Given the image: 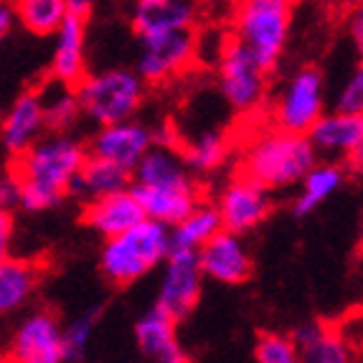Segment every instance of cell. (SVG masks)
I'll use <instances>...</instances> for the list:
<instances>
[{
  "label": "cell",
  "instance_id": "obj_27",
  "mask_svg": "<svg viewBox=\"0 0 363 363\" xmlns=\"http://www.w3.org/2000/svg\"><path fill=\"white\" fill-rule=\"evenodd\" d=\"M41 102L43 122H46V130H51V133H69L82 117V107H79L74 86L59 84L54 94H41Z\"/></svg>",
  "mask_w": 363,
  "mask_h": 363
},
{
  "label": "cell",
  "instance_id": "obj_18",
  "mask_svg": "<svg viewBox=\"0 0 363 363\" xmlns=\"http://www.w3.org/2000/svg\"><path fill=\"white\" fill-rule=\"evenodd\" d=\"M143 218H145V213H143L130 188L89 199V203L84 206V224L97 231L102 239L128 231L130 226H135Z\"/></svg>",
  "mask_w": 363,
  "mask_h": 363
},
{
  "label": "cell",
  "instance_id": "obj_24",
  "mask_svg": "<svg viewBox=\"0 0 363 363\" xmlns=\"http://www.w3.org/2000/svg\"><path fill=\"white\" fill-rule=\"evenodd\" d=\"M218 229H221V221H218L216 206L201 201L199 206L191 208L178 224L170 226V247L199 249L201 244L208 242Z\"/></svg>",
  "mask_w": 363,
  "mask_h": 363
},
{
  "label": "cell",
  "instance_id": "obj_2",
  "mask_svg": "<svg viewBox=\"0 0 363 363\" xmlns=\"http://www.w3.org/2000/svg\"><path fill=\"white\" fill-rule=\"evenodd\" d=\"M315 163L318 152L310 145L308 135L269 128L255 133L242 145L239 173L264 186L267 191H285L303 181Z\"/></svg>",
  "mask_w": 363,
  "mask_h": 363
},
{
  "label": "cell",
  "instance_id": "obj_14",
  "mask_svg": "<svg viewBox=\"0 0 363 363\" xmlns=\"http://www.w3.org/2000/svg\"><path fill=\"white\" fill-rule=\"evenodd\" d=\"M152 145H155V130H150L147 125L133 117V120L115 122V125H102L97 135L91 138L86 152L112 160V163L122 165L133 173V168L140 163V157L145 155Z\"/></svg>",
  "mask_w": 363,
  "mask_h": 363
},
{
  "label": "cell",
  "instance_id": "obj_7",
  "mask_svg": "<svg viewBox=\"0 0 363 363\" xmlns=\"http://www.w3.org/2000/svg\"><path fill=\"white\" fill-rule=\"evenodd\" d=\"M325 112V79L315 67L297 69L282 84L272 102V125L297 135H308Z\"/></svg>",
  "mask_w": 363,
  "mask_h": 363
},
{
  "label": "cell",
  "instance_id": "obj_4",
  "mask_svg": "<svg viewBox=\"0 0 363 363\" xmlns=\"http://www.w3.org/2000/svg\"><path fill=\"white\" fill-rule=\"evenodd\" d=\"M74 91L82 115L102 128V125L133 120L145 102L147 84L135 69L115 67L94 74L86 72Z\"/></svg>",
  "mask_w": 363,
  "mask_h": 363
},
{
  "label": "cell",
  "instance_id": "obj_25",
  "mask_svg": "<svg viewBox=\"0 0 363 363\" xmlns=\"http://www.w3.org/2000/svg\"><path fill=\"white\" fill-rule=\"evenodd\" d=\"M13 11L18 26L36 36H54L61 21L69 16L64 0H13Z\"/></svg>",
  "mask_w": 363,
  "mask_h": 363
},
{
  "label": "cell",
  "instance_id": "obj_17",
  "mask_svg": "<svg viewBox=\"0 0 363 363\" xmlns=\"http://www.w3.org/2000/svg\"><path fill=\"white\" fill-rule=\"evenodd\" d=\"M51 77L64 86H77L86 74V18L69 13L56 28Z\"/></svg>",
  "mask_w": 363,
  "mask_h": 363
},
{
  "label": "cell",
  "instance_id": "obj_19",
  "mask_svg": "<svg viewBox=\"0 0 363 363\" xmlns=\"http://www.w3.org/2000/svg\"><path fill=\"white\" fill-rule=\"evenodd\" d=\"M43 130L46 122H43L41 91H26L8 109L6 120L0 125V143L11 155H21L41 138Z\"/></svg>",
  "mask_w": 363,
  "mask_h": 363
},
{
  "label": "cell",
  "instance_id": "obj_32",
  "mask_svg": "<svg viewBox=\"0 0 363 363\" xmlns=\"http://www.w3.org/2000/svg\"><path fill=\"white\" fill-rule=\"evenodd\" d=\"M16 26H18V21H16V11H13V0H0V43L11 36Z\"/></svg>",
  "mask_w": 363,
  "mask_h": 363
},
{
  "label": "cell",
  "instance_id": "obj_5",
  "mask_svg": "<svg viewBox=\"0 0 363 363\" xmlns=\"http://www.w3.org/2000/svg\"><path fill=\"white\" fill-rule=\"evenodd\" d=\"M292 16L295 0H239L234 13V38L272 72L290 41Z\"/></svg>",
  "mask_w": 363,
  "mask_h": 363
},
{
  "label": "cell",
  "instance_id": "obj_9",
  "mask_svg": "<svg viewBox=\"0 0 363 363\" xmlns=\"http://www.w3.org/2000/svg\"><path fill=\"white\" fill-rule=\"evenodd\" d=\"M213 206H216L221 229L234 231L239 236L249 234L259 224H264L274 208L269 191L252 178L242 176V173H236V178L226 183Z\"/></svg>",
  "mask_w": 363,
  "mask_h": 363
},
{
  "label": "cell",
  "instance_id": "obj_10",
  "mask_svg": "<svg viewBox=\"0 0 363 363\" xmlns=\"http://www.w3.org/2000/svg\"><path fill=\"white\" fill-rule=\"evenodd\" d=\"M201 285H203V274L199 269L196 249L170 247L168 257L163 259V279H160L155 305H160L176 320H183L199 305Z\"/></svg>",
  "mask_w": 363,
  "mask_h": 363
},
{
  "label": "cell",
  "instance_id": "obj_35",
  "mask_svg": "<svg viewBox=\"0 0 363 363\" xmlns=\"http://www.w3.org/2000/svg\"><path fill=\"white\" fill-rule=\"evenodd\" d=\"M133 3H135V0H133Z\"/></svg>",
  "mask_w": 363,
  "mask_h": 363
},
{
  "label": "cell",
  "instance_id": "obj_1",
  "mask_svg": "<svg viewBox=\"0 0 363 363\" xmlns=\"http://www.w3.org/2000/svg\"><path fill=\"white\" fill-rule=\"evenodd\" d=\"M86 147L67 133L38 138L21 155H13L11 176L18 183V208L41 213L59 206L72 194V183L84 163Z\"/></svg>",
  "mask_w": 363,
  "mask_h": 363
},
{
  "label": "cell",
  "instance_id": "obj_8",
  "mask_svg": "<svg viewBox=\"0 0 363 363\" xmlns=\"http://www.w3.org/2000/svg\"><path fill=\"white\" fill-rule=\"evenodd\" d=\"M199 41L194 30H165L140 38L135 72L145 84H165L194 67Z\"/></svg>",
  "mask_w": 363,
  "mask_h": 363
},
{
  "label": "cell",
  "instance_id": "obj_23",
  "mask_svg": "<svg viewBox=\"0 0 363 363\" xmlns=\"http://www.w3.org/2000/svg\"><path fill=\"white\" fill-rule=\"evenodd\" d=\"M130 181H133V173L128 168L86 152L84 163H82V168H79L77 178L72 183V194L69 196H82V199L89 201L97 199V196L125 191V188H130Z\"/></svg>",
  "mask_w": 363,
  "mask_h": 363
},
{
  "label": "cell",
  "instance_id": "obj_6",
  "mask_svg": "<svg viewBox=\"0 0 363 363\" xmlns=\"http://www.w3.org/2000/svg\"><path fill=\"white\" fill-rule=\"evenodd\" d=\"M269 69L257 61V56L242 41L231 38L218 54V89L231 109L252 115L267 102L269 91Z\"/></svg>",
  "mask_w": 363,
  "mask_h": 363
},
{
  "label": "cell",
  "instance_id": "obj_3",
  "mask_svg": "<svg viewBox=\"0 0 363 363\" xmlns=\"http://www.w3.org/2000/svg\"><path fill=\"white\" fill-rule=\"evenodd\" d=\"M170 252V226L143 218L128 231L104 239L99 269L115 287H128L163 264Z\"/></svg>",
  "mask_w": 363,
  "mask_h": 363
},
{
  "label": "cell",
  "instance_id": "obj_21",
  "mask_svg": "<svg viewBox=\"0 0 363 363\" xmlns=\"http://www.w3.org/2000/svg\"><path fill=\"white\" fill-rule=\"evenodd\" d=\"M43 267L30 259L0 257V318L23 310L41 287Z\"/></svg>",
  "mask_w": 363,
  "mask_h": 363
},
{
  "label": "cell",
  "instance_id": "obj_34",
  "mask_svg": "<svg viewBox=\"0 0 363 363\" xmlns=\"http://www.w3.org/2000/svg\"><path fill=\"white\" fill-rule=\"evenodd\" d=\"M351 33H353V43H356L358 49L363 46V13L361 8H356V13H353V21H351Z\"/></svg>",
  "mask_w": 363,
  "mask_h": 363
},
{
  "label": "cell",
  "instance_id": "obj_13",
  "mask_svg": "<svg viewBox=\"0 0 363 363\" xmlns=\"http://www.w3.org/2000/svg\"><path fill=\"white\" fill-rule=\"evenodd\" d=\"M310 145L315 147L318 157L338 160V163L361 165L363 152V115L351 112H323L313 128L308 130Z\"/></svg>",
  "mask_w": 363,
  "mask_h": 363
},
{
  "label": "cell",
  "instance_id": "obj_15",
  "mask_svg": "<svg viewBox=\"0 0 363 363\" xmlns=\"http://www.w3.org/2000/svg\"><path fill=\"white\" fill-rule=\"evenodd\" d=\"M201 21V0H135L130 23L138 38L165 30H194Z\"/></svg>",
  "mask_w": 363,
  "mask_h": 363
},
{
  "label": "cell",
  "instance_id": "obj_26",
  "mask_svg": "<svg viewBox=\"0 0 363 363\" xmlns=\"http://www.w3.org/2000/svg\"><path fill=\"white\" fill-rule=\"evenodd\" d=\"M229 140L224 138L221 133H201L199 138L188 140L186 145H183L181 157L183 163L191 168V173H213L218 170L221 165L226 163V157H229Z\"/></svg>",
  "mask_w": 363,
  "mask_h": 363
},
{
  "label": "cell",
  "instance_id": "obj_20",
  "mask_svg": "<svg viewBox=\"0 0 363 363\" xmlns=\"http://www.w3.org/2000/svg\"><path fill=\"white\" fill-rule=\"evenodd\" d=\"M297 345L300 361L308 363H351L356 358L351 340L343 330L328 325V323L310 320L303 323L295 333H290Z\"/></svg>",
  "mask_w": 363,
  "mask_h": 363
},
{
  "label": "cell",
  "instance_id": "obj_11",
  "mask_svg": "<svg viewBox=\"0 0 363 363\" xmlns=\"http://www.w3.org/2000/svg\"><path fill=\"white\" fill-rule=\"evenodd\" d=\"M61 323L51 310L26 315L18 323L8 348V361L16 363H61L64 361V338Z\"/></svg>",
  "mask_w": 363,
  "mask_h": 363
},
{
  "label": "cell",
  "instance_id": "obj_30",
  "mask_svg": "<svg viewBox=\"0 0 363 363\" xmlns=\"http://www.w3.org/2000/svg\"><path fill=\"white\" fill-rule=\"evenodd\" d=\"M335 109L338 112H351V115H363V69L356 67L353 74L345 79L335 97Z\"/></svg>",
  "mask_w": 363,
  "mask_h": 363
},
{
  "label": "cell",
  "instance_id": "obj_16",
  "mask_svg": "<svg viewBox=\"0 0 363 363\" xmlns=\"http://www.w3.org/2000/svg\"><path fill=\"white\" fill-rule=\"evenodd\" d=\"M135 343L143 358L155 363H186L188 353L178 340V320L160 305H152L135 323Z\"/></svg>",
  "mask_w": 363,
  "mask_h": 363
},
{
  "label": "cell",
  "instance_id": "obj_31",
  "mask_svg": "<svg viewBox=\"0 0 363 363\" xmlns=\"http://www.w3.org/2000/svg\"><path fill=\"white\" fill-rule=\"evenodd\" d=\"M13 236H16V216H13V208L0 206V257L11 255Z\"/></svg>",
  "mask_w": 363,
  "mask_h": 363
},
{
  "label": "cell",
  "instance_id": "obj_22",
  "mask_svg": "<svg viewBox=\"0 0 363 363\" xmlns=\"http://www.w3.org/2000/svg\"><path fill=\"white\" fill-rule=\"evenodd\" d=\"M348 181V170L338 160H320L308 170L300 181V194H297L295 203H292V213L297 218H305L323 206L330 196H335Z\"/></svg>",
  "mask_w": 363,
  "mask_h": 363
},
{
  "label": "cell",
  "instance_id": "obj_12",
  "mask_svg": "<svg viewBox=\"0 0 363 363\" xmlns=\"http://www.w3.org/2000/svg\"><path fill=\"white\" fill-rule=\"evenodd\" d=\"M196 259L203 277L221 285H242L255 272V259L239 234L218 229L216 234L196 249Z\"/></svg>",
  "mask_w": 363,
  "mask_h": 363
},
{
  "label": "cell",
  "instance_id": "obj_29",
  "mask_svg": "<svg viewBox=\"0 0 363 363\" xmlns=\"http://www.w3.org/2000/svg\"><path fill=\"white\" fill-rule=\"evenodd\" d=\"M255 358L259 363H297V345L287 333H262L255 345Z\"/></svg>",
  "mask_w": 363,
  "mask_h": 363
},
{
  "label": "cell",
  "instance_id": "obj_28",
  "mask_svg": "<svg viewBox=\"0 0 363 363\" xmlns=\"http://www.w3.org/2000/svg\"><path fill=\"white\" fill-rule=\"evenodd\" d=\"M99 310H89V313L79 315L67 328H61V338H64V361H84L86 345L91 340V333L97 328Z\"/></svg>",
  "mask_w": 363,
  "mask_h": 363
},
{
  "label": "cell",
  "instance_id": "obj_33",
  "mask_svg": "<svg viewBox=\"0 0 363 363\" xmlns=\"http://www.w3.org/2000/svg\"><path fill=\"white\" fill-rule=\"evenodd\" d=\"M64 3H67V11L72 13V16L89 18V13H91V8H94L97 0H64Z\"/></svg>",
  "mask_w": 363,
  "mask_h": 363
}]
</instances>
